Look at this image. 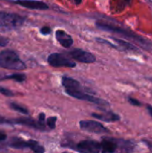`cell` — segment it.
Returning a JSON list of instances; mask_svg holds the SVG:
<instances>
[{
  "instance_id": "cell-1",
  "label": "cell",
  "mask_w": 152,
  "mask_h": 153,
  "mask_svg": "<svg viewBox=\"0 0 152 153\" xmlns=\"http://www.w3.org/2000/svg\"><path fill=\"white\" fill-rule=\"evenodd\" d=\"M96 24H97V26L100 30H106V31L114 32V33H117V34H119V35L128 39H132L135 43L141 45L145 49H149L150 47H151V44L148 40H146L142 37L135 34L134 32L131 31L130 30H128L126 28H123V27H120L118 25H115L113 23L106 22H98Z\"/></svg>"
},
{
  "instance_id": "cell-2",
  "label": "cell",
  "mask_w": 152,
  "mask_h": 153,
  "mask_svg": "<svg viewBox=\"0 0 152 153\" xmlns=\"http://www.w3.org/2000/svg\"><path fill=\"white\" fill-rule=\"evenodd\" d=\"M100 146L102 153H131L134 148V144L131 141L113 138L103 139Z\"/></svg>"
},
{
  "instance_id": "cell-3",
  "label": "cell",
  "mask_w": 152,
  "mask_h": 153,
  "mask_svg": "<svg viewBox=\"0 0 152 153\" xmlns=\"http://www.w3.org/2000/svg\"><path fill=\"white\" fill-rule=\"evenodd\" d=\"M0 67L10 70H24L26 65L20 59L13 50H3L0 52Z\"/></svg>"
},
{
  "instance_id": "cell-4",
  "label": "cell",
  "mask_w": 152,
  "mask_h": 153,
  "mask_svg": "<svg viewBox=\"0 0 152 153\" xmlns=\"http://www.w3.org/2000/svg\"><path fill=\"white\" fill-rule=\"evenodd\" d=\"M24 22V18L21 15L0 12V27L6 29H15L22 26Z\"/></svg>"
},
{
  "instance_id": "cell-5",
  "label": "cell",
  "mask_w": 152,
  "mask_h": 153,
  "mask_svg": "<svg viewBox=\"0 0 152 153\" xmlns=\"http://www.w3.org/2000/svg\"><path fill=\"white\" fill-rule=\"evenodd\" d=\"M73 149L80 153H99L101 152L100 143L93 140L81 141L73 147Z\"/></svg>"
},
{
  "instance_id": "cell-6",
  "label": "cell",
  "mask_w": 152,
  "mask_h": 153,
  "mask_svg": "<svg viewBox=\"0 0 152 153\" xmlns=\"http://www.w3.org/2000/svg\"><path fill=\"white\" fill-rule=\"evenodd\" d=\"M48 64L53 67H74L76 64L62 54L54 53L47 57Z\"/></svg>"
},
{
  "instance_id": "cell-7",
  "label": "cell",
  "mask_w": 152,
  "mask_h": 153,
  "mask_svg": "<svg viewBox=\"0 0 152 153\" xmlns=\"http://www.w3.org/2000/svg\"><path fill=\"white\" fill-rule=\"evenodd\" d=\"M80 127L82 130L89 133H94V134L109 133V130L106 128L103 125L93 120H82L80 122Z\"/></svg>"
},
{
  "instance_id": "cell-8",
  "label": "cell",
  "mask_w": 152,
  "mask_h": 153,
  "mask_svg": "<svg viewBox=\"0 0 152 153\" xmlns=\"http://www.w3.org/2000/svg\"><path fill=\"white\" fill-rule=\"evenodd\" d=\"M70 56L76 61L81 62V63H85V64H90L96 61V57L94 55L88 51H84L82 49H73V51L70 52Z\"/></svg>"
},
{
  "instance_id": "cell-9",
  "label": "cell",
  "mask_w": 152,
  "mask_h": 153,
  "mask_svg": "<svg viewBox=\"0 0 152 153\" xmlns=\"http://www.w3.org/2000/svg\"><path fill=\"white\" fill-rule=\"evenodd\" d=\"M16 4H19L22 7L32 9V10H46L48 9V5L38 0H16L13 2Z\"/></svg>"
},
{
  "instance_id": "cell-10",
  "label": "cell",
  "mask_w": 152,
  "mask_h": 153,
  "mask_svg": "<svg viewBox=\"0 0 152 153\" xmlns=\"http://www.w3.org/2000/svg\"><path fill=\"white\" fill-rule=\"evenodd\" d=\"M62 84L65 87V90L66 91V93L72 92V91H75L78 90L82 89L81 84L79 83V82H77L76 80L67 77V76H64L62 78Z\"/></svg>"
},
{
  "instance_id": "cell-11",
  "label": "cell",
  "mask_w": 152,
  "mask_h": 153,
  "mask_svg": "<svg viewBox=\"0 0 152 153\" xmlns=\"http://www.w3.org/2000/svg\"><path fill=\"white\" fill-rule=\"evenodd\" d=\"M56 38L64 48H70L73 43V38L67 32L62 30H58L56 31Z\"/></svg>"
},
{
  "instance_id": "cell-12",
  "label": "cell",
  "mask_w": 152,
  "mask_h": 153,
  "mask_svg": "<svg viewBox=\"0 0 152 153\" xmlns=\"http://www.w3.org/2000/svg\"><path fill=\"white\" fill-rule=\"evenodd\" d=\"M12 122H13V124L27 126H30V127H32V128H35V129H40V130L45 129V126L40 125L39 122H36V121H34L33 119H31L30 117H21V118L15 119V120H13Z\"/></svg>"
},
{
  "instance_id": "cell-13",
  "label": "cell",
  "mask_w": 152,
  "mask_h": 153,
  "mask_svg": "<svg viewBox=\"0 0 152 153\" xmlns=\"http://www.w3.org/2000/svg\"><path fill=\"white\" fill-rule=\"evenodd\" d=\"M91 116L97 119H99L104 122H116L120 119V117L111 111H106L104 113H92Z\"/></svg>"
},
{
  "instance_id": "cell-14",
  "label": "cell",
  "mask_w": 152,
  "mask_h": 153,
  "mask_svg": "<svg viewBox=\"0 0 152 153\" xmlns=\"http://www.w3.org/2000/svg\"><path fill=\"white\" fill-rule=\"evenodd\" d=\"M132 0H110L111 9L114 12H121L131 4Z\"/></svg>"
},
{
  "instance_id": "cell-15",
  "label": "cell",
  "mask_w": 152,
  "mask_h": 153,
  "mask_svg": "<svg viewBox=\"0 0 152 153\" xmlns=\"http://www.w3.org/2000/svg\"><path fill=\"white\" fill-rule=\"evenodd\" d=\"M10 147L14 148V149H25V148H30V140L29 141H24L19 138L13 139L10 143Z\"/></svg>"
},
{
  "instance_id": "cell-16",
  "label": "cell",
  "mask_w": 152,
  "mask_h": 153,
  "mask_svg": "<svg viewBox=\"0 0 152 153\" xmlns=\"http://www.w3.org/2000/svg\"><path fill=\"white\" fill-rule=\"evenodd\" d=\"M1 80H13V81H16L18 82H24L26 80V75L23 74H11V75H6L4 77H2L0 78Z\"/></svg>"
},
{
  "instance_id": "cell-17",
  "label": "cell",
  "mask_w": 152,
  "mask_h": 153,
  "mask_svg": "<svg viewBox=\"0 0 152 153\" xmlns=\"http://www.w3.org/2000/svg\"><path fill=\"white\" fill-rule=\"evenodd\" d=\"M29 149H30L33 152L35 153H44L45 152L44 147L34 140H30V148Z\"/></svg>"
},
{
  "instance_id": "cell-18",
  "label": "cell",
  "mask_w": 152,
  "mask_h": 153,
  "mask_svg": "<svg viewBox=\"0 0 152 153\" xmlns=\"http://www.w3.org/2000/svg\"><path fill=\"white\" fill-rule=\"evenodd\" d=\"M113 39L119 45L121 46L124 49H126V50H137L136 47L133 46V44H131L130 42H126L125 40H122V39H116V38H113Z\"/></svg>"
},
{
  "instance_id": "cell-19",
  "label": "cell",
  "mask_w": 152,
  "mask_h": 153,
  "mask_svg": "<svg viewBox=\"0 0 152 153\" xmlns=\"http://www.w3.org/2000/svg\"><path fill=\"white\" fill-rule=\"evenodd\" d=\"M10 108L21 114H23V115H28L29 114V111L27 108H25L24 107H22V105L18 104V103H14V102H12L10 103Z\"/></svg>"
},
{
  "instance_id": "cell-20",
  "label": "cell",
  "mask_w": 152,
  "mask_h": 153,
  "mask_svg": "<svg viewBox=\"0 0 152 153\" xmlns=\"http://www.w3.org/2000/svg\"><path fill=\"white\" fill-rule=\"evenodd\" d=\"M57 118L56 117H51L47 120V126L50 128V129H54L56 127V123Z\"/></svg>"
},
{
  "instance_id": "cell-21",
  "label": "cell",
  "mask_w": 152,
  "mask_h": 153,
  "mask_svg": "<svg viewBox=\"0 0 152 153\" xmlns=\"http://www.w3.org/2000/svg\"><path fill=\"white\" fill-rule=\"evenodd\" d=\"M0 93H2L3 95L6 96V97H13L14 96V93L8 90V89H5V88H3V87H0Z\"/></svg>"
},
{
  "instance_id": "cell-22",
  "label": "cell",
  "mask_w": 152,
  "mask_h": 153,
  "mask_svg": "<svg viewBox=\"0 0 152 153\" xmlns=\"http://www.w3.org/2000/svg\"><path fill=\"white\" fill-rule=\"evenodd\" d=\"M128 100H129V102H130L132 105H133V106H141V105H142V103H141L139 100H135V99L129 98V99H128Z\"/></svg>"
},
{
  "instance_id": "cell-23",
  "label": "cell",
  "mask_w": 152,
  "mask_h": 153,
  "mask_svg": "<svg viewBox=\"0 0 152 153\" xmlns=\"http://www.w3.org/2000/svg\"><path fill=\"white\" fill-rule=\"evenodd\" d=\"M45 119H46V116H45V114H44V113H40V114L39 115V121H38V122H39L40 125L44 126Z\"/></svg>"
},
{
  "instance_id": "cell-24",
  "label": "cell",
  "mask_w": 152,
  "mask_h": 153,
  "mask_svg": "<svg viewBox=\"0 0 152 153\" xmlns=\"http://www.w3.org/2000/svg\"><path fill=\"white\" fill-rule=\"evenodd\" d=\"M40 32L44 35H47L51 32V29L49 27H43L41 30H40Z\"/></svg>"
},
{
  "instance_id": "cell-25",
  "label": "cell",
  "mask_w": 152,
  "mask_h": 153,
  "mask_svg": "<svg viewBox=\"0 0 152 153\" xmlns=\"http://www.w3.org/2000/svg\"><path fill=\"white\" fill-rule=\"evenodd\" d=\"M0 124H13V122L10 120H6L4 117H0Z\"/></svg>"
},
{
  "instance_id": "cell-26",
  "label": "cell",
  "mask_w": 152,
  "mask_h": 153,
  "mask_svg": "<svg viewBox=\"0 0 152 153\" xmlns=\"http://www.w3.org/2000/svg\"><path fill=\"white\" fill-rule=\"evenodd\" d=\"M7 42H8V40H7V39H3V38H0V46L4 47V46H5V45L7 44Z\"/></svg>"
},
{
  "instance_id": "cell-27",
  "label": "cell",
  "mask_w": 152,
  "mask_h": 153,
  "mask_svg": "<svg viewBox=\"0 0 152 153\" xmlns=\"http://www.w3.org/2000/svg\"><path fill=\"white\" fill-rule=\"evenodd\" d=\"M6 138H7V135H6L4 133L0 132V142H1V141H4Z\"/></svg>"
},
{
  "instance_id": "cell-28",
  "label": "cell",
  "mask_w": 152,
  "mask_h": 153,
  "mask_svg": "<svg viewBox=\"0 0 152 153\" xmlns=\"http://www.w3.org/2000/svg\"><path fill=\"white\" fill-rule=\"evenodd\" d=\"M147 108H148V110H149L150 115L152 117V107L151 105H148V106H147Z\"/></svg>"
},
{
  "instance_id": "cell-29",
  "label": "cell",
  "mask_w": 152,
  "mask_h": 153,
  "mask_svg": "<svg viewBox=\"0 0 152 153\" xmlns=\"http://www.w3.org/2000/svg\"><path fill=\"white\" fill-rule=\"evenodd\" d=\"M74 3H75V4L79 5L82 3V0H74Z\"/></svg>"
}]
</instances>
